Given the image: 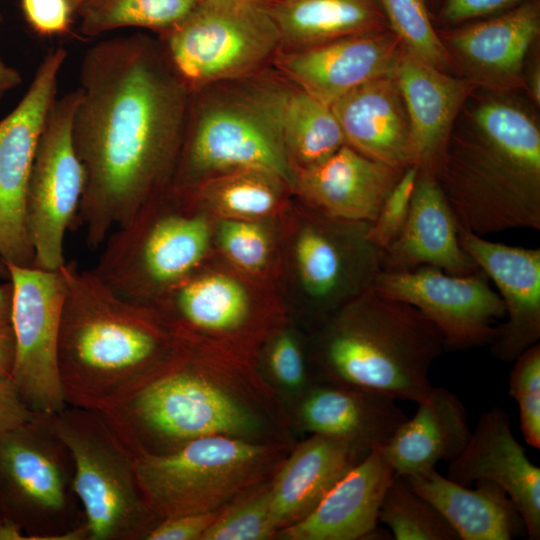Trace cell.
Listing matches in <instances>:
<instances>
[{"label":"cell","mask_w":540,"mask_h":540,"mask_svg":"<svg viewBox=\"0 0 540 540\" xmlns=\"http://www.w3.org/2000/svg\"><path fill=\"white\" fill-rule=\"evenodd\" d=\"M79 80L72 125L86 175L79 221L95 249L171 184L189 92L161 43L143 34L94 44Z\"/></svg>","instance_id":"6da1fadb"},{"label":"cell","mask_w":540,"mask_h":540,"mask_svg":"<svg viewBox=\"0 0 540 540\" xmlns=\"http://www.w3.org/2000/svg\"><path fill=\"white\" fill-rule=\"evenodd\" d=\"M134 455H163L203 437L294 443L292 417L254 362L178 339L173 353L99 411Z\"/></svg>","instance_id":"7a4b0ae2"},{"label":"cell","mask_w":540,"mask_h":540,"mask_svg":"<svg viewBox=\"0 0 540 540\" xmlns=\"http://www.w3.org/2000/svg\"><path fill=\"white\" fill-rule=\"evenodd\" d=\"M481 91L459 113L435 180L467 231L540 230L538 122L513 93Z\"/></svg>","instance_id":"3957f363"},{"label":"cell","mask_w":540,"mask_h":540,"mask_svg":"<svg viewBox=\"0 0 540 540\" xmlns=\"http://www.w3.org/2000/svg\"><path fill=\"white\" fill-rule=\"evenodd\" d=\"M60 269L57 368L65 402L101 411L163 363L178 338L155 308L118 295L76 261Z\"/></svg>","instance_id":"277c9868"},{"label":"cell","mask_w":540,"mask_h":540,"mask_svg":"<svg viewBox=\"0 0 540 540\" xmlns=\"http://www.w3.org/2000/svg\"><path fill=\"white\" fill-rule=\"evenodd\" d=\"M444 349L441 333L418 309L372 287L325 322L315 376L417 403L432 389L429 370Z\"/></svg>","instance_id":"5b68a950"},{"label":"cell","mask_w":540,"mask_h":540,"mask_svg":"<svg viewBox=\"0 0 540 540\" xmlns=\"http://www.w3.org/2000/svg\"><path fill=\"white\" fill-rule=\"evenodd\" d=\"M282 87L259 81L213 97L189 93L172 186L187 189L240 169L265 170L293 185L279 123Z\"/></svg>","instance_id":"8992f818"},{"label":"cell","mask_w":540,"mask_h":540,"mask_svg":"<svg viewBox=\"0 0 540 540\" xmlns=\"http://www.w3.org/2000/svg\"><path fill=\"white\" fill-rule=\"evenodd\" d=\"M104 243L90 271L118 295L152 306L198 268L209 248L210 227L191 196L169 185Z\"/></svg>","instance_id":"52a82bcc"},{"label":"cell","mask_w":540,"mask_h":540,"mask_svg":"<svg viewBox=\"0 0 540 540\" xmlns=\"http://www.w3.org/2000/svg\"><path fill=\"white\" fill-rule=\"evenodd\" d=\"M293 445L209 436L167 454L134 455V468L145 502L162 520L222 509L269 480Z\"/></svg>","instance_id":"ba28073f"},{"label":"cell","mask_w":540,"mask_h":540,"mask_svg":"<svg viewBox=\"0 0 540 540\" xmlns=\"http://www.w3.org/2000/svg\"><path fill=\"white\" fill-rule=\"evenodd\" d=\"M0 504L27 540H89L73 458L50 414L0 433Z\"/></svg>","instance_id":"9c48e42d"},{"label":"cell","mask_w":540,"mask_h":540,"mask_svg":"<svg viewBox=\"0 0 540 540\" xmlns=\"http://www.w3.org/2000/svg\"><path fill=\"white\" fill-rule=\"evenodd\" d=\"M50 422L73 458L89 540H147L161 519L142 496L134 454L104 416L67 405L50 414Z\"/></svg>","instance_id":"30bf717a"},{"label":"cell","mask_w":540,"mask_h":540,"mask_svg":"<svg viewBox=\"0 0 540 540\" xmlns=\"http://www.w3.org/2000/svg\"><path fill=\"white\" fill-rule=\"evenodd\" d=\"M160 43L189 93L255 73L280 50L266 0H199Z\"/></svg>","instance_id":"8fae6325"},{"label":"cell","mask_w":540,"mask_h":540,"mask_svg":"<svg viewBox=\"0 0 540 540\" xmlns=\"http://www.w3.org/2000/svg\"><path fill=\"white\" fill-rule=\"evenodd\" d=\"M80 97L76 88L56 98L35 151L25 199V225L33 266L55 271L66 262L65 234L77 228L85 170L76 153L72 125Z\"/></svg>","instance_id":"7c38bea8"},{"label":"cell","mask_w":540,"mask_h":540,"mask_svg":"<svg viewBox=\"0 0 540 540\" xmlns=\"http://www.w3.org/2000/svg\"><path fill=\"white\" fill-rule=\"evenodd\" d=\"M7 268L13 286L11 377L31 411L53 414L67 406L57 368L65 280L61 269Z\"/></svg>","instance_id":"4fadbf2b"},{"label":"cell","mask_w":540,"mask_h":540,"mask_svg":"<svg viewBox=\"0 0 540 540\" xmlns=\"http://www.w3.org/2000/svg\"><path fill=\"white\" fill-rule=\"evenodd\" d=\"M176 337L227 358L254 362L272 325L253 311L249 296L223 274H195L178 282L153 305Z\"/></svg>","instance_id":"5bb4252c"},{"label":"cell","mask_w":540,"mask_h":540,"mask_svg":"<svg viewBox=\"0 0 540 540\" xmlns=\"http://www.w3.org/2000/svg\"><path fill=\"white\" fill-rule=\"evenodd\" d=\"M67 57L51 49L37 67L16 107L0 120V260L33 266L25 225V199L36 147L47 114L57 98L58 77Z\"/></svg>","instance_id":"9a60e30c"},{"label":"cell","mask_w":540,"mask_h":540,"mask_svg":"<svg viewBox=\"0 0 540 540\" xmlns=\"http://www.w3.org/2000/svg\"><path fill=\"white\" fill-rule=\"evenodd\" d=\"M478 270L458 276L429 265L409 271H382L373 288L418 309L441 333L445 348L469 349L489 345L496 320L505 318V306Z\"/></svg>","instance_id":"2e32d148"},{"label":"cell","mask_w":540,"mask_h":540,"mask_svg":"<svg viewBox=\"0 0 540 540\" xmlns=\"http://www.w3.org/2000/svg\"><path fill=\"white\" fill-rule=\"evenodd\" d=\"M436 30L458 76L483 91L515 93L525 87L528 53L540 36V0Z\"/></svg>","instance_id":"e0dca14e"},{"label":"cell","mask_w":540,"mask_h":540,"mask_svg":"<svg viewBox=\"0 0 540 540\" xmlns=\"http://www.w3.org/2000/svg\"><path fill=\"white\" fill-rule=\"evenodd\" d=\"M404 52L399 38L387 29L279 51L273 60L295 87L331 106L364 83L393 77Z\"/></svg>","instance_id":"ac0fdd59"},{"label":"cell","mask_w":540,"mask_h":540,"mask_svg":"<svg viewBox=\"0 0 540 540\" xmlns=\"http://www.w3.org/2000/svg\"><path fill=\"white\" fill-rule=\"evenodd\" d=\"M459 242L499 290L506 320L490 344L498 360L513 362L540 340V249L484 239L459 227Z\"/></svg>","instance_id":"d6986e66"},{"label":"cell","mask_w":540,"mask_h":540,"mask_svg":"<svg viewBox=\"0 0 540 540\" xmlns=\"http://www.w3.org/2000/svg\"><path fill=\"white\" fill-rule=\"evenodd\" d=\"M446 477L464 486L494 482L514 503L528 538H540V469L515 438L509 414L501 407L479 416L466 447L450 461Z\"/></svg>","instance_id":"ffe728a7"},{"label":"cell","mask_w":540,"mask_h":540,"mask_svg":"<svg viewBox=\"0 0 540 540\" xmlns=\"http://www.w3.org/2000/svg\"><path fill=\"white\" fill-rule=\"evenodd\" d=\"M296 403L301 429L365 454L385 447L408 418L389 395L331 381H315Z\"/></svg>","instance_id":"44dd1931"},{"label":"cell","mask_w":540,"mask_h":540,"mask_svg":"<svg viewBox=\"0 0 540 540\" xmlns=\"http://www.w3.org/2000/svg\"><path fill=\"white\" fill-rule=\"evenodd\" d=\"M403 173L345 144L325 160L296 172L293 185L315 212L372 223Z\"/></svg>","instance_id":"7402d4cb"},{"label":"cell","mask_w":540,"mask_h":540,"mask_svg":"<svg viewBox=\"0 0 540 540\" xmlns=\"http://www.w3.org/2000/svg\"><path fill=\"white\" fill-rule=\"evenodd\" d=\"M459 227L434 175L417 170L407 222L400 235L381 250L382 271L429 265L464 276L480 270L459 242Z\"/></svg>","instance_id":"603a6c76"},{"label":"cell","mask_w":540,"mask_h":540,"mask_svg":"<svg viewBox=\"0 0 540 540\" xmlns=\"http://www.w3.org/2000/svg\"><path fill=\"white\" fill-rule=\"evenodd\" d=\"M395 475L381 449L353 466L305 518L276 534L283 540H357L375 534Z\"/></svg>","instance_id":"cb8c5ba5"},{"label":"cell","mask_w":540,"mask_h":540,"mask_svg":"<svg viewBox=\"0 0 540 540\" xmlns=\"http://www.w3.org/2000/svg\"><path fill=\"white\" fill-rule=\"evenodd\" d=\"M393 77L409 117L414 167L433 174L459 113L477 88L406 50Z\"/></svg>","instance_id":"d4e9b609"},{"label":"cell","mask_w":540,"mask_h":540,"mask_svg":"<svg viewBox=\"0 0 540 540\" xmlns=\"http://www.w3.org/2000/svg\"><path fill=\"white\" fill-rule=\"evenodd\" d=\"M330 107L347 145L398 170L414 166L409 117L394 77L364 83Z\"/></svg>","instance_id":"484cf974"},{"label":"cell","mask_w":540,"mask_h":540,"mask_svg":"<svg viewBox=\"0 0 540 540\" xmlns=\"http://www.w3.org/2000/svg\"><path fill=\"white\" fill-rule=\"evenodd\" d=\"M366 455L344 441L317 434L294 444L270 479L271 517L277 533L312 512Z\"/></svg>","instance_id":"4316f807"},{"label":"cell","mask_w":540,"mask_h":540,"mask_svg":"<svg viewBox=\"0 0 540 540\" xmlns=\"http://www.w3.org/2000/svg\"><path fill=\"white\" fill-rule=\"evenodd\" d=\"M417 405L414 416L381 448L395 475L425 473L440 461L454 460L471 436L465 406L452 391L433 386Z\"/></svg>","instance_id":"83f0119b"},{"label":"cell","mask_w":540,"mask_h":540,"mask_svg":"<svg viewBox=\"0 0 540 540\" xmlns=\"http://www.w3.org/2000/svg\"><path fill=\"white\" fill-rule=\"evenodd\" d=\"M431 503L461 540H510L526 533L520 513L507 493L489 480L469 488L436 469L402 476Z\"/></svg>","instance_id":"f1b7e54d"},{"label":"cell","mask_w":540,"mask_h":540,"mask_svg":"<svg viewBox=\"0 0 540 540\" xmlns=\"http://www.w3.org/2000/svg\"><path fill=\"white\" fill-rule=\"evenodd\" d=\"M279 51H295L339 38L390 29L379 0H266Z\"/></svg>","instance_id":"f546056e"},{"label":"cell","mask_w":540,"mask_h":540,"mask_svg":"<svg viewBox=\"0 0 540 540\" xmlns=\"http://www.w3.org/2000/svg\"><path fill=\"white\" fill-rule=\"evenodd\" d=\"M279 123L294 175L325 160L346 144L331 107L295 86L282 87Z\"/></svg>","instance_id":"4dcf8cb0"},{"label":"cell","mask_w":540,"mask_h":540,"mask_svg":"<svg viewBox=\"0 0 540 540\" xmlns=\"http://www.w3.org/2000/svg\"><path fill=\"white\" fill-rule=\"evenodd\" d=\"M286 182L265 170L240 169L207 177L186 191L199 206L227 218L251 220L275 212ZM287 184V183H286Z\"/></svg>","instance_id":"1f68e13d"},{"label":"cell","mask_w":540,"mask_h":540,"mask_svg":"<svg viewBox=\"0 0 540 540\" xmlns=\"http://www.w3.org/2000/svg\"><path fill=\"white\" fill-rule=\"evenodd\" d=\"M198 0H83L76 10L80 31L95 37L120 28L150 29L159 34L184 19Z\"/></svg>","instance_id":"d6a6232c"},{"label":"cell","mask_w":540,"mask_h":540,"mask_svg":"<svg viewBox=\"0 0 540 540\" xmlns=\"http://www.w3.org/2000/svg\"><path fill=\"white\" fill-rule=\"evenodd\" d=\"M379 522L396 540H459L440 512L399 475H394L385 492Z\"/></svg>","instance_id":"836d02e7"},{"label":"cell","mask_w":540,"mask_h":540,"mask_svg":"<svg viewBox=\"0 0 540 540\" xmlns=\"http://www.w3.org/2000/svg\"><path fill=\"white\" fill-rule=\"evenodd\" d=\"M389 28L407 53L441 71L451 70L448 54L425 0H379Z\"/></svg>","instance_id":"e575fe53"},{"label":"cell","mask_w":540,"mask_h":540,"mask_svg":"<svg viewBox=\"0 0 540 540\" xmlns=\"http://www.w3.org/2000/svg\"><path fill=\"white\" fill-rule=\"evenodd\" d=\"M270 479L248 489L224 506L201 540L276 538L277 531L271 517Z\"/></svg>","instance_id":"d590c367"},{"label":"cell","mask_w":540,"mask_h":540,"mask_svg":"<svg viewBox=\"0 0 540 540\" xmlns=\"http://www.w3.org/2000/svg\"><path fill=\"white\" fill-rule=\"evenodd\" d=\"M266 375L263 377L282 396L299 397L315 382L310 373L302 345L288 331H279L266 351Z\"/></svg>","instance_id":"8d00e7d4"},{"label":"cell","mask_w":540,"mask_h":540,"mask_svg":"<svg viewBox=\"0 0 540 540\" xmlns=\"http://www.w3.org/2000/svg\"><path fill=\"white\" fill-rule=\"evenodd\" d=\"M509 393L519 410L520 428L526 443L540 448V343L523 351L514 361Z\"/></svg>","instance_id":"74e56055"},{"label":"cell","mask_w":540,"mask_h":540,"mask_svg":"<svg viewBox=\"0 0 540 540\" xmlns=\"http://www.w3.org/2000/svg\"><path fill=\"white\" fill-rule=\"evenodd\" d=\"M220 246L226 256L238 267L257 271L262 269L269 257V241L264 230L245 219L227 218L218 231Z\"/></svg>","instance_id":"f35d334b"},{"label":"cell","mask_w":540,"mask_h":540,"mask_svg":"<svg viewBox=\"0 0 540 540\" xmlns=\"http://www.w3.org/2000/svg\"><path fill=\"white\" fill-rule=\"evenodd\" d=\"M416 176L414 166L404 171L367 231L368 240L381 250L400 235L407 222Z\"/></svg>","instance_id":"ab89813d"},{"label":"cell","mask_w":540,"mask_h":540,"mask_svg":"<svg viewBox=\"0 0 540 540\" xmlns=\"http://www.w3.org/2000/svg\"><path fill=\"white\" fill-rule=\"evenodd\" d=\"M21 10L29 27L42 37L68 33L75 13L69 0H21Z\"/></svg>","instance_id":"60d3db41"},{"label":"cell","mask_w":540,"mask_h":540,"mask_svg":"<svg viewBox=\"0 0 540 540\" xmlns=\"http://www.w3.org/2000/svg\"><path fill=\"white\" fill-rule=\"evenodd\" d=\"M525 0H437L435 28H445L507 11Z\"/></svg>","instance_id":"b9f144b4"},{"label":"cell","mask_w":540,"mask_h":540,"mask_svg":"<svg viewBox=\"0 0 540 540\" xmlns=\"http://www.w3.org/2000/svg\"><path fill=\"white\" fill-rule=\"evenodd\" d=\"M221 510L162 519L149 533L147 540H201Z\"/></svg>","instance_id":"7bdbcfd3"},{"label":"cell","mask_w":540,"mask_h":540,"mask_svg":"<svg viewBox=\"0 0 540 540\" xmlns=\"http://www.w3.org/2000/svg\"><path fill=\"white\" fill-rule=\"evenodd\" d=\"M11 375L0 373V433L16 429L33 418Z\"/></svg>","instance_id":"ee69618b"},{"label":"cell","mask_w":540,"mask_h":540,"mask_svg":"<svg viewBox=\"0 0 540 540\" xmlns=\"http://www.w3.org/2000/svg\"><path fill=\"white\" fill-rule=\"evenodd\" d=\"M13 286L10 280L0 284V334L12 335Z\"/></svg>","instance_id":"f6af8a7d"},{"label":"cell","mask_w":540,"mask_h":540,"mask_svg":"<svg viewBox=\"0 0 540 540\" xmlns=\"http://www.w3.org/2000/svg\"><path fill=\"white\" fill-rule=\"evenodd\" d=\"M21 73L8 65L0 55V100L10 90L22 84Z\"/></svg>","instance_id":"bcb514c9"},{"label":"cell","mask_w":540,"mask_h":540,"mask_svg":"<svg viewBox=\"0 0 540 540\" xmlns=\"http://www.w3.org/2000/svg\"><path fill=\"white\" fill-rule=\"evenodd\" d=\"M539 59L534 61L527 74H524V84L534 106H540V66Z\"/></svg>","instance_id":"7dc6e473"},{"label":"cell","mask_w":540,"mask_h":540,"mask_svg":"<svg viewBox=\"0 0 540 540\" xmlns=\"http://www.w3.org/2000/svg\"><path fill=\"white\" fill-rule=\"evenodd\" d=\"M13 359H14L13 336L0 334V373L11 375Z\"/></svg>","instance_id":"c3c4849f"},{"label":"cell","mask_w":540,"mask_h":540,"mask_svg":"<svg viewBox=\"0 0 540 540\" xmlns=\"http://www.w3.org/2000/svg\"><path fill=\"white\" fill-rule=\"evenodd\" d=\"M0 540H27V536L16 523L0 517Z\"/></svg>","instance_id":"681fc988"},{"label":"cell","mask_w":540,"mask_h":540,"mask_svg":"<svg viewBox=\"0 0 540 540\" xmlns=\"http://www.w3.org/2000/svg\"><path fill=\"white\" fill-rule=\"evenodd\" d=\"M0 276L9 279V271L7 265L0 260Z\"/></svg>","instance_id":"f907efd6"},{"label":"cell","mask_w":540,"mask_h":540,"mask_svg":"<svg viewBox=\"0 0 540 540\" xmlns=\"http://www.w3.org/2000/svg\"><path fill=\"white\" fill-rule=\"evenodd\" d=\"M83 0H69L71 6L73 7L74 11L76 12L77 8L81 4Z\"/></svg>","instance_id":"816d5d0a"},{"label":"cell","mask_w":540,"mask_h":540,"mask_svg":"<svg viewBox=\"0 0 540 540\" xmlns=\"http://www.w3.org/2000/svg\"><path fill=\"white\" fill-rule=\"evenodd\" d=\"M425 1L427 3L429 12H430L431 7H433V9L436 7L437 0H425Z\"/></svg>","instance_id":"f5cc1de1"},{"label":"cell","mask_w":540,"mask_h":540,"mask_svg":"<svg viewBox=\"0 0 540 540\" xmlns=\"http://www.w3.org/2000/svg\"><path fill=\"white\" fill-rule=\"evenodd\" d=\"M199 1V0H198Z\"/></svg>","instance_id":"db71d44e"}]
</instances>
